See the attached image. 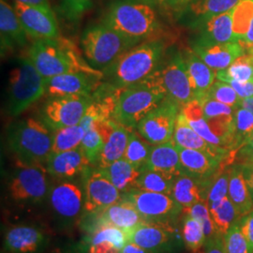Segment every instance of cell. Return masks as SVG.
Returning <instances> with one entry per match:
<instances>
[{
	"mask_svg": "<svg viewBox=\"0 0 253 253\" xmlns=\"http://www.w3.org/2000/svg\"><path fill=\"white\" fill-rule=\"evenodd\" d=\"M86 249L88 253H120L121 251L116 245L107 241H102L96 244L87 245Z\"/></svg>",
	"mask_w": 253,
	"mask_h": 253,
	"instance_id": "cell-50",
	"label": "cell"
},
{
	"mask_svg": "<svg viewBox=\"0 0 253 253\" xmlns=\"http://www.w3.org/2000/svg\"><path fill=\"white\" fill-rule=\"evenodd\" d=\"M175 178L176 177L163 172L144 169L139 179L136 182L135 189L164 193L172 196V187Z\"/></svg>",
	"mask_w": 253,
	"mask_h": 253,
	"instance_id": "cell-35",
	"label": "cell"
},
{
	"mask_svg": "<svg viewBox=\"0 0 253 253\" xmlns=\"http://www.w3.org/2000/svg\"><path fill=\"white\" fill-rule=\"evenodd\" d=\"M8 142L18 164H43L52 153L53 132L35 118L21 120L10 126Z\"/></svg>",
	"mask_w": 253,
	"mask_h": 253,
	"instance_id": "cell-5",
	"label": "cell"
},
{
	"mask_svg": "<svg viewBox=\"0 0 253 253\" xmlns=\"http://www.w3.org/2000/svg\"><path fill=\"white\" fill-rule=\"evenodd\" d=\"M172 140L176 145L180 147L203 151L222 161H225L229 158H233L234 156V152H230L226 149L216 147L208 143L189 125L187 119L181 113V111L175 123Z\"/></svg>",
	"mask_w": 253,
	"mask_h": 253,
	"instance_id": "cell-22",
	"label": "cell"
},
{
	"mask_svg": "<svg viewBox=\"0 0 253 253\" xmlns=\"http://www.w3.org/2000/svg\"></svg>",
	"mask_w": 253,
	"mask_h": 253,
	"instance_id": "cell-60",
	"label": "cell"
},
{
	"mask_svg": "<svg viewBox=\"0 0 253 253\" xmlns=\"http://www.w3.org/2000/svg\"><path fill=\"white\" fill-rule=\"evenodd\" d=\"M238 224L253 251V210L240 217Z\"/></svg>",
	"mask_w": 253,
	"mask_h": 253,
	"instance_id": "cell-48",
	"label": "cell"
},
{
	"mask_svg": "<svg viewBox=\"0 0 253 253\" xmlns=\"http://www.w3.org/2000/svg\"><path fill=\"white\" fill-rule=\"evenodd\" d=\"M239 106L250 110L253 114V97L248 98V99H244V100H241V102H240Z\"/></svg>",
	"mask_w": 253,
	"mask_h": 253,
	"instance_id": "cell-58",
	"label": "cell"
},
{
	"mask_svg": "<svg viewBox=\"0 0 253 253\" xmlns=\"http://www.w3.org/2000/svg\"><path fill=\"white\" fill-rule=\"evenodd\" d=\"M209 210L217 233L221 236L226 235L241 217L229 196L209 205Z\"/></svg>",
	"mask_w": 253,
	"mask_h": 253,
	"instance_id": "cell-32",
	"label": "cell"
},
{
	"mask_svg": "<svg viewBox=\"0 0 253 253\" xmlns=\"http://www.w3.org/2000/svg\"><path fill=\"white\" fill-rule=\"evenodd\" d=\"M181 236L186 248L194 253H198L207 241L202 224L189 214H185L182 220Z\"/></svg>",
	"mask_w": 253,
	"mask_h": 253,
	"instance_id": "cell-37",
	"label": "cell"
},
{
	"mask_svg": "<svg viewBox=\"0 0 253 253\" xmlns=\"http://www.w3.org/2000/svg\"><path fill=\"white\" fill-rule=\"evenodd\" d=\"M93 96L72 95L49 98L43 108V122L52 130L80 124Z\"/></svg>",
	"mask_w": 253,
	"mask_h": 253,
	"instance_id": "cell-12",
	"label": "cell"
},
{
	"mask_svg": "<svg viewBox=\"0 0 253 253\" xmlns=\"http://www.w3.org/2000/svg\"><path fill=\"white\" fill-rule=\"evenodd\" d=\"M177 148L183 172L200 179H208L212 177L226 161H222L199 150L183 148L178 145Z\"/></svg>",
	"mask_w": 253,
	"mask_h": 253,
	"instance_id": "cell-24",
	"label": "cell"
},
{
	"mask_svg": "<svg viewBox=\"0 0 253 253\" xmlns=\"http://www.w3.org/2000/svg\"><path fill=\"white\" fill-rule=\"evenodd\" d=\"M183 213L189 214L199 221L204 228L207 239L214 235H218L210 214L208 202H200L190 208H185L183 209Z\"/></svg>",
	"mask_w": 253,
	"mask_h": 253,
	"instance_id": "cell-44",
	"label": "cell"
},
{
	"mask_svg": "<svg viewBox=\"0 0 253 253\" xmlns=\"http://www.w3.org/2000/svg\"><path fill=\"white\" fill-rule=\"evenodd\" d=\"M122 200L133 205L145 221L172 223L183 212V208L171 195L131 189L122 193Z\"/></svg>",
	"mask_w": 253,
	"mask_h": 253,
	"instance_id": "cell-9",
	"label": "cell"
},
{
	"mask_svg": "<svg viewBox=\"0 0 253 253\" xmlns=\"http://www.w3.org/2000/svg\"><path fill=\"white\" fill-rule=\"evenodd\" d=\"M98 169L122 193L135 188L136 182L144 171V169L137 168L126 162L125 159H120L105 168Z\"/></svg>",
	"mask_w": 253,
	"mask_h": 253,
	"instance_id": "cell-31",
	"label": "cell"
},
{
	"mask_svg": "<svg viewBox=\"0 0 253 253\" xmlns=\"http://www.w3.org/2000/svg\"><path fill=\"white\" fill-rule=\"evenodd\" d=\"M240 1L241 0H199L192 4L191 9L194 14L205 21L232 10Z\"/></svg>",
	"mask_w": 253,
	"mask_h": 253,
	"instance_id": "cell-40",
	"label": "cell"
},
{
	"mask_svg": "<svg viewBox=\"0 0 253 253\" xmlns=\"http://www.w3.org/2000/svg\"><path fill=\"white\" fill-rule=\"evenodd\" d=\"M51 253H88L86 246L84 244H79L77 246H72V247H66L54 250Z\"/></svg>",
	"mask_w": 253,
	"mask_h": 253,
	"instance_id": "cell-52",
	"label": "cell"
},
{
	"mask_svg": "<svg viewBox=\"0 0 253 253\" xmlns=\"http://www.w3.org/2000/svg\"><path fill=\"white\" fill-rule=\"evenodd\" d=\"M95 128L99 130L104 140V146L97 163V168H105L123 159L131 130L118 124L114 119L99 122Z\"/></svg>",
	"mask_w": 253,
	"mask_h": 253,
	"instance_id": "cell-19",
	"label": "cell"
},
{
	"mask_svg": "<svg viewBox=\"0 0 253 253\" xmlns=\"http://www.w3.org/2000/svg\"><path fill=\"white\" fill-rule=\"evenodd\" d=\"M91 165L81 147L60 153H51L45 163L47 172L55 178L69 179L82 174Z\"/></svg>",
	"mask_w": 253,
	"mask_h": 253,
	"instance_id": "cell-21",
	"label": "cell"
},
{
	"mask_svg": "<svg viewBox=\"0 0 253 253\" xmlns=\"http://www.w3.org/2000/svg\"><path fill=\"white\" fill-rule=\"evenodd\" d=\"M242 167L244 170L245 177L248 183V187L253 201V162H248L247 164L242 165Z\"/></svg>",
	"mask_w": 253,
	"mask_h": 253,
	"instance_id": "cell-51",
	"label": "cell"
},
{
	"mask_svg": "<svg viewBox=\"0 0 253 253\" xmlns=\"http://www.w3.org/2000/svg\"><path fill=\"white\" fill-rule=\"evenodd\" d=\"M166 98L155 73L145 80L116 92V106L113 119L129 130Z\"/></svg>",
	"mask_w": 253,
	"mask_h": 253,
	"instance_id": "cell-3",
	"label": "cell"
},
{
	"mask_svg": "<svg viewBox=\"0 0 253 253\" xmlns=\"http://www.w3.org/2000/svg\"><path fill=\"white\" fill-rule=\"evenodd\" d=\"M102 77L85 73H64L46 79L48 98L82 95L93 96L101 86Z\"/></svg>",
	"mask_w": 253,
	"mask_h": 253,
	"instance_id": "cell-17",
	"label": "cell"
},
{
	"mask_svg": "<svg viewBox=\"0 0 253 253\" xmlns=\"http://www.w3.org/2000/svg\"><path fill=\"white\" fill-rule=\"evenodd\" d=\"M84 217V224L87 234L100 227L114 226L126 232L128 237L135 228L145 221L133 205L122 199L97 214Z\"/></svg>",
	"mask_w": 253,
	"mask_h": 253,
	"instance_id": "cell-15",
	"label": "cell"
},
{
	"mask_svg": "<svg viewBox=\"0 0 253 253\" xmlns=\"http://www.w3.org/2000/svg\"><path fill=\"white\" fill-rule=\"evenodd\" d=\"M163 42L147 40L127 50L102 71L103 79L114 88H125L145 80L157 70L163 57Z\"/></svg>",
	"mask_w": 253,
	"mask_h": 253,
	"instance_id": "cell-2",
	"label": "cell"
},
{
	"mask_svg": "<svg viewBox=\"0 0 253 253\" xmlns=\"http://www.w3.org/2000/svg\"><path fill=\"white\" fill-rule=\"evenodd\" d=\"M152 147L153 145L142 137L137 129L131 130L123 159L137 168L145 169Z\"/></svg>",
	"mask_w": 253,
	"mask_h": 253,
	"instance_id": "cell-33",
	"label": "cell"
},
{
	"mask_svg": "<svg viewBox=\"0 0 253 253\" xmlns=\"http://www.w3.org/2000/svg\"><path fill=\"white\" fill-rule=\"evenodd\" d=\"M247 52H249V53H250V54H252V55H253V47H252V48H251V49H249V50H248V51H247Z\"/></svg>",
	"mask_w": 253,
	"mask_h": 253,
	"instance_id": "cell-59",
	"label": "cell"
},
{
	"mask_svg": "<svg viewBox=\"0 0 253 253\" xmlns=\"http://www.w3.org/2000/svg\"><path fill=\"white\" fill-rule=\"evenodd\" d=\"M48 199L54 215L66 221L77 218L84 209L83 190L72 181H62L53 186Z\"/></svg>",
	"mask_w": 253,
	"mask_h": 253,
	"instance_id": "cell-18",
	"label": "cell"
},
{
	"mask_svg": "<svg viewBox=\"0 0 253 253\" xmlns=\"http://www.w3.org/2000/svg\"><path fill=\"white\" fill-rule=\"evenodd\" d=\"M102 241H107L113 243L118 247V249H122L125 245L129 242V237L126 232L121 229L114 226H102L97 228L88 234L84 245L96 244Z\"/></svg>",
	"mask_w": 253,
	"mask_h": 253,
	"instance_id": "cell-41",
	"label": "cell"
},
{
	"mask_svg": "<svg viewBox=\"0 0 253 253\" xmlns=\"http://www.w3.org/2000/svg\"><path fill=\"white\" fill-rule=\"evenodd\" d=\"M228 196L241 217L253 211V198L245 177L243 167L240 165L230 168Z\"/></svg>",
	"mask_w": 253,
	"mask_h": 253,
	"instance_id": "cell-30",
	"label": "cell"
},
{
	"mask_svg": "<svg viewBox=\"0 0 253 253\" xmlns=\"http://www.w3.org/2000/svg\"><path fill=\"white\" fill-rule=\"evenodd\" d=\"M224 83L229 84L235 89V92L237 93V95L241 98V100L253 97V81L240 82L228 79Z\"/></svg>",
	"mask_w": 253,
	"mask_h": 253,
	"instance_id": "cell-47",
	"label": "cell"
},
{
	"mask_svg": "<svg viewBox=\"0 0 253 253\" xmlns=\"http://www.w3.org/2000/svg\"><path fill=\"white\" fill-rule=\"evenodd\" d=\"M20 3L26 4L28 6H38V7H50L49 0H15Z\"/></svg>",
	"mask_w": 253,
	"mask_h": 253,
	"instance_id": "cell-56",
	"label": "cell"
},
{
	"mask_svg": "<svg viewBox=\"0 0 253 253\" xmlns=\"http://www.w3.org/2000/svg\"><path fill=\"white\" fill-rule=\"evenodd\" d=\"M154 73L165 92L166 98L176 102L181 108L190 100H194L186 62L179 53L175 54L164 68L157 69Z\"/></svg>",
	"mask_w": 253,
	"mask_h": 253,
	"instance_id": "cell-13",
	"label": "cell"
},
{
	"mask_svg": "<svg viewBox=\"0 0 253 253\" xmlns=\"http://www.w3.org/2000/svg\"><path fill=\"white\" fill-rule=\"evenodd\" d=\"M205 249V253H226L223 236L216 235L212 237H209L206 241Z\"/></svg>",
	"mask_w": 253,
	"mask_h": 253,
	"instance_id": "cell-49",
	"label": "cell"
},
{
	"mask_svg": "<svg viewBox=\"0 0 253 253\" xmlns=\"http://www.w3.org/2000/svg\"><path fill=\"white\" fill-rule=\"evenodd\" d=\"M193 52L215 72L224 70L236 58L245 54L246 49L240 42L217 44H196Z\"/></svg>",
	"mask_w": 253,
	"mask_h": 253,
	"instance_id": "cell-23",
	"label": "cell"
},
{
	"mask_svg": "<svg viewBox=\"0 0 253 253\" xmlns=\"http://www.w3.org/2000/svg\"><path fill=\"white\" fill-rule=\"evenodd\" d=\"M253 18V0H241L233 9V31L236 42L246 36Z\"/></svg>",
	"mask_w": 253,
	"mask_h": 253,
	"instance_id": "cell-39",
	"label": "cell"
},
{
	"mask_svg": "<svg viewBox=\"0 0 253 253\" xmlns=\"http://www.w3.org/2000/svg\"><path fill=\"white\" fill-rule=\"evenodd\" d=\"M129 241L149 253H170L180 241V235L171 222L144 221L130 234Z\"/></svg>",
	"mask_w": 253,
	"mask_h": 253,
	"instance_id": "cell-14",
	"label": "cell"
},
{
	"mask_svg": "<svg viewBox=\"0 0 253 253\" xmlns=\"http://www.w3.org/2000/svg\"><path fill=\"white\" fill-rule=\"evenodd\" d=\"M227 42H238L233 31V9L205 20L197 44L208 45Z\"/></svg>",
	"mask_w": 253,
	"mask_h": 253,
	"instance_id": "cell-28",
	"label": "cell"
},
{
	"mask_svg": "<svg viewBox=\"0 0 253 253\" xmlns=\"http://www.w3.org/2000/svg\"><path fill=\"white\" fill-rule=\"evenodd\" d=\"M84 134L85 130L80 124L54 129L52 153H60L80 147Z\"/></svg>",
	"mask_w": 253,
	"mask_h": 253,
	"instance_id": "cell-34",
	"label": "cell"
},
{
	"mask_svg": "<svg viewBox=\"0 0 253 253\" xmlns=\"http://www.w3.org/2000/svg\"><path fill=\"white\" fill-rule=\"evenodd\" d=\"M179 109L176 102L165 98L139 122L137 131L152 145L169 142L172 139Z\"/></svg>",
	"mask_w": 253,
	"mask_h": 253,
	"instance_id": "cell-10",
	"label": "cell"
},
{
	"mask_svg": "<svg viewBox=\"0 0 253 253\" xmlns=\"http://www.w3.org/2000/svg\"><path fill=\"white\" fill-rule=\"evenodd\" d=\"M139 43L102 22L87 27L81 38L82 49L85 59L91 67L101 72Z\"/></svg>",
	"mask_w": 253,
	"mask_h": 253,
	"instance_id": "cell-6",
	"label": "cell"
},
{
	"mask_svg": "<svg viewBox=\"0 0 253 253\" xmlns=\"http://www.w3.org/2000/svg\"><path fill=\"white\" fill-rule=\"evenodd\" d=\"M239 42L244 47L246 51H248L249 49H251L252 47H253V18L252 20L251 26H250V28H249L246 36Z\"/></svg>",
	"mask_w": 253,
	"mask_h": 253,
	"instance_id": "cell-53",
	"label": "cell"
},
{
	"mask_svg": "<svg viewBox=\"0 0 253 253\" xmlns=\"http://www.w3.org/2000/svg\"><path fill=\"white\" fill-rule=\"evenodd\" d=\"M45 165L18 164L9 179L10 199L21 205H37L45 200L49 185Z\"/></svg>",
	"mask_w": 253,
	"mask_h": 253,
	"instance_id": "cell-8",
	"label": "cell"
},
{
	"mask_svg": "<svg viewBox=\"0 0 253 253\" xmlns=\"http://www.w3.org/2000/svg\"><path fill=\"white\" fill-rule=\"evenodd\" d=\"M103 24L137 42L147 41L159 28L153 7L144 0H116L109 5Z\"/></svg>",
	"mask_w": 253,
	"mask_h": 253,
	"instance_id": "cell-4",
	"label": "cell"
},
{
	"mask_svg": "<svg viewBox=\"0 0 253 253\" xmlns=\"http://www.w3.org/2000/svg\"><path fill=\"white\" fill-rule=\"evenodd\" d=\"M82 177L84 191V216L97 214L122 199V192L97 167L86 168Z\"/></svg>",
	"mask_w": 253,
	"mask_h": 253,
	"instance_id": "cell-11",
	"label": "cell"
},
{
	"mask_svg": "<svg viewBox=\"0 0 253 253\" xmlns=\"http://www.w3.org/2000/svg\"><path fill=\"white\" fill-rule=\"evenodd\" d=\"M147 3H157L159 5L163 6H174V5H180L188 3L191 0H144Z\"/></svg>",
	"mask_w": 253,
	"mask_h": 253,
	"instance_id": "cell-55",
	"label": "cell"
},
{
	"mask_svg": "<svg viewBox=\"0 0 253 253\" xmlns=\"http://www.w3.org/2000/svg\"><path fill=\"white\" fill-rule=\"evenodd\" d=\"M120 253H149L140 246L129 241L120 251Z\"/></svg>",
	"mask_w": 253,
	"mask_h": 253,
	"instance_id": "cell-54",
	"label": "cell"
},
{
	"mask_svg": "<svg viewBox=\"0 0 253 253\" xmlns=\"http://www.w3.org/2000/svg\"><path fill=\"white\" fill-rule=\"evenodd\" d=\"M243 151H245V153L247 154V156L249 157L250 159L249 162H253V135L244 145Z\"/></svg>",
	"mask_w": 253,
	"mask_h": 253,
	"instance_id": "cell-57",
	"label": "cell"
},
{
	"mask_svg": "<svg viewBox=\"0 0 253 253\" xmlns=\"http://www.w3.org/2000/svg\"><path fill=\"white\" fill-rule=\"evenodd\" d=\"M253 135V114L248 109L238 106L234 118L235 150L244 146Z\"/></svg>",
	"mask_w": 253,
	"mask_h": 253,
	"instance_id": "cell-38",
	"label": "cell"
},
{
	"mask_svg": "<svg viewBox=\"0 0 253 253\" xmlns=\"http://www.w3.org/2000/svg\"><path fill=\"white\" fill-rule=\"evenodd\" d=\"M184 59L194 99L203 101L206 99L208 90L215 83L217 72L208 67L194 52L188 53Z\"/></svg>",
	"mask_w": 253,
	"mask_h": 253,
	"instance_id": "cell-27",
	"label": "cell"
},
{
	"mask_svg": "<svg viewBox=\"0 0 253 253\" xmlns=\"http://www.w3.org/2000/svg\"><path fill=\"white\" fill-rule=\"evenodd\" d=\"M103 146L104 140L102 136L100 135L99 130L95 127L85 131V134L80 145L92 166L97 165Z\"/></svg>",
	"mask_w": 253,
	"mask_h": 253,
	"instance_id": "cell-42",
	"label": "cell"
},
{
	"mask_svg": "<svg viewBox=\"0 0 253 253\" xmlns=\"http://www.w3.org/2000/svg\"><path fill=\"white\" fill-rule=\"evenodd\" d=\"M13 8L27 35L33 39H58L60 31L51 7L28 6L14 1Z\"/></svg>",
	"mask_w": 253,
	"mask_h": 253,
	"instance_id": "cell-16",
	"label": "cell"
},
{
	"mask_svg": "<svg viewBox=\"0 0 253 253\" xmlns=\"http://www.w3.org/2000/svg\"><path fill=\"white\" fill-rule=\"evenodd\" d=\"M206 99L217 100L234 108H237L241 102V98L235 89L224 82H215L208 90Z\"/></svg>",
	"mask_w": 253,
	"mask_h": 253,
	"instance_id": "cell-43",
	"label": "cell"
},
{
	"mask_svg": "<svg viewBox=\"0 0 253 253\" xmlns=\"http://www.w3.org/2000/svg\"><path fill=\"white\" fill-rule=\"evenodd\" d=\"M0 29L2 49L13 46H24L27 42V32L7 0H0Z\"/></svg>",
	"mask_w": 253,
	"mask_h": 253,
	"instance_id": "cell-29",
	"label": "cell"
},
{
	"mask_svg": "<svg viewBox=\"0 0 253 253\" xmlns=\"http://www.w3.org/2000/svg\"><path fill=\"white\" fill-rule=\"evenodd\" d=\"M42 230L30 225L9 228L4 237V250L8 253H37L46 244Z\"/></svg>",
	"mask_w": 253,
	"mask_h": 253,
	"instance_id": "cell-20",
	"label": "cell"
},
{
	"mask_svg": "<svg viewBox=\"0 0 253 253\" xmlns=\"http://www.w3.org/2000/svg\"><path fill=\"white\" fill-rule=\"evenodd\" d=\"M210 178L200 179L189 174L182 173L173 183L172 197L183 209L200 203L208 202Z\"/></svg>",
	"mask_w": 253,
	"mask_h": 253,
	"instance_id": "cell-25",
	"label": "cell"
},
{
	"mask_svg": "<svg viewBox=\"0 0 253 253\" xmlns=\"http://www.w3.org/2000/svg\"><path fill=\"white\" fill-rule=\"evenodd\" d=\"M27 56L45 79L70 73H89L103 78V73L91 67L76 46L62 37L36 40L29 47Z\"/></svg>",
	"mask_w": 253,
	"mask_h": 253,
	"instance_id": "cell-1",
	"label": "cell"
},
{
	"mask_svg": "<svg viewBox=\"0 0 253 253\" xmlns=\"http://www.w3.org/2000/svg\"><path fill=\"white\" fill-rule=\"evenodd\" d=\"M226 253H253V249L243 235L238 221L223 236Z\"/></svg>",
	"mask_w": 253,
	"mask_h": 253,
	"instance_id": "cell-45",
	"label": "cell"
},
{
	"mask_svg": "<svg viewBox=\"0 0 253 253\" xmlns=\"http://www.w3.org/2000/svg\"><path fill=\"white\" fill-rule=\"evenodd\" d=\"M217 81L225 82L228 79L240 82L253 81V56L249 52L236 58L224 70L217 71Z\"/></svg>",
	"mask_w": 253,
	"mask_h": 253,
	"instance_id": "cell-36",
	"label": "cell"
},
{
	"mask_svg": "<svg viewBox=\"0 0 253 253\" xmlns=\"http://www.w3.org/2000/svg\"></svg>",
	"mask_w": 253,
	"mask_h": 253,
	"instance_id": "cell-61",
	"label": "cell"
},
{
	"mask_svg": "<svg viewBox=\"0 0 253 253\" xmlns=\"http://www.w3.org/2000/svg\"><path fill=\"white\" fill-rule=\"evenodd\" d=\"M145 169L163 172L173 177L184 173L178 148L172 139L167 143L153 145Z\"/></svg>",
	"mask_w": 253,
	"mask_h": 253,
	"instance_id": "cell-26",
	"label": "cell"
},
{
	"mask_svg": "<svg viewBox=\"0 0 253 253\" xmlns=\"http://www.w3.org/2000/svg\"><path fill=\"white\" fill-rule=\"evenodd\" d=\"M46 79L38 72L30 58H19L10 71L8 88V111L18 116L45 95Z\"/></svg>",
	"mask_w": 253,
	"mask_h": 253,
	"instance_id": "cell-7",
	"label": "cell"
},
{
	"mask_svg": "<svg viewBox=\"0 0 253 253\" xmlns=\"http://www.w3.org/2000/svg\"><path fill=\"white\" fill-rule=\"evenodd\" d=\"M92 0H61L60 12L69 21H78L90 9Z\"/></svg>",
	"mask_w": 253,
	"mask_h": 253,
	"instance_id": "cell-46",
	"label": "cell"
}]
</instances>
